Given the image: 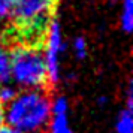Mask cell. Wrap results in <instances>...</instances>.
I'll use <instances>...</instances> for the list:
<instances>
[{"mask_svg": "<svg viewBox=\"0 0 133 133\" xmlns=\"http://www.w3.org/2000/svg\"><path fill=\"white\" fill-rule=\"evenodd\" d=\"M51 120V100L42 90H23L5 109L6 126L23 133H42Z\"/></svg>", "mask_w": 133, "mask_h": 133, "instance_id": "obj_1", "label": "cell"}, {"mask_svg": "<svg viewBox=\"0 0 133 133\" xmlns=\"http://www.w3.org/2000/svg\"><path fill=\"white\" fill-rule=\"evenodd\" d=\"M11 79L23 90H41L48 82L42 51L33 45H18L9 52Z\"/></svg>", "mask_w": 133, "mask_h": 133, "instance_id": "obj_2", "label": "cell"}, {"mask_svg": "<svg viewBox=\"0 0 133 133\" xmlns=\"http://www.w3.org/2000/svg\"><path fill=\"white\" fill-rule=\"evenodd\" d=\"M57 0H17L12 9L15 24L25 36L45 33Z\"/></svg>", "mask_w": 133, "mask_h": 133, "instance_id": "obj_3", "label": "cell"}, {"mask_svg": "<svg viewBox=\"0 0 133 133\" xmlns=\"http://www.w3.org/2000/svg\"><path fill=\"white\" fill-rule=\"evenodd\" d=\"M63 48L64 42H63L61 27L55 19H52L49 21L45 30V45L42 51V57L46 67V76L52 84H55L60 78V54Z\"/></svg>", "mask_w": 133, "mask_h": 133, "instance_id": "obj_4", "label": "cell"}, {"mask_svg": "<svg viewBox=\"0 0 133 133\" xmlns=\"http://www.w3.org/2000/svg\"><path fill=\"white\" fill-rule=\"evenodd\" d=\"M48 127V133H73L69 126L67 114H51Z\"/></svg>", "mask_w": 133, "mask_h": 133, "instance_id": "obj_5", "label": "cell"}, {"mask_svg": "<svg viewBox=\"0 0 133 133\" xmlns=\"http://www.w3.org/2000/svg\"><path fill=\"white\" fill-rule=\"evenodd\" d=\"M120 25L126 33H130L133 30V0H123L120 12Z\"/></svg>", "mask_w": 133, "mask_h": 133, "instance_id": "obj_6", "label": "cell"}, {"mask_svg": "<svg viewBox=\"0 0 133 133\" xmlns=\"http://www.w3.org/2000/svg\"><path fill=\"white\" fill-rule=\"evenodd\" d=\"M11 81V67H9V51L0 39V85Z\"/></svg>", "mask_w": 133, "mask_h": 133, "instance_id": "obj_7", "label": "cell"}, {"mask_svg": "<svg viewBox=\"0 0 133 133\" xmlns=\"http://www.w3.org/2000/svg\"><path fill=\"white\" fill-rule=\"evenodd\" d=\"M115 132L117 133H133V115L132 111L123 109L115 123Z\"/></svg>", "mask_w": 133, "mask_h": 133, "instance_id": "obj_8", "label": "cell"}, {"mask_svg": "<svg viewBox=\"0 0 133 133\" xmlns=\"http://www.w3.org/2000/svg\"><path fill=\"white\" fill-rule=\"evenodd\" d=\"M17 96V90L11 87L9 84H5V85H0V103L5 106L8 103H11L15 99Z\"/></svg>", "mask_w": 133, "mask_h": 133, "instance_id": "obj_9", "label": "cell"}, {"mask_svg": "<svg viewBox=\"0 0 133 133\" xmlns=\"http://www.w3.org/2000/svg\"><path fill=\"white\" fill-rule=\"evenodd\" d=\"M17 0H0V23H3L12 15V9Z\"/></svg>", "mask_w": 133, "mask_h": 133, "instance_id": "obj_10", "label": "cell"}, {"mask_svg": "<svg viewBox=\"0 0 133 133\" xmlns=\"http://www.w3.org/2000/svg\"><path fill=\"white\" fill-rule=\"evenodd\" d=\"M73 49H75V54L78 58H84L87 55V42H85L84 37H76L75 42H73Z\"/></svg>", "mask_w": 133, "mask_h": 133, "instance_id": "obj_11", "label": "cell"}, {"mask_svg": "<svg viewBox=\"0 0 133 133\" xmlns=\"http://www.w3.org/2000/svg\"><path fill=\"white\" fill-rule=\"evenodd\" d=\"M132 108H133V87H132V82H130L126 91V109L132 111Z\"/></svg>", "mask_w": 133, "mask_h": 133, "instance_id": "obj_12", "label": "cell"}, {"mask_svg": "<svg viewBox=\"0 0 133 133\" xmlns=\"http://www.w3.org/2000/svg\"><path fill=\"white\" fill-rule=\"evenodd\" d=\"M0 133H23L19 132V130H17V129H14V127H9V126H3L0 127Z\"/></svg>", "mask_w": 133, "mask_h": 133, "instance_id": "obj_13", "label": "cell"}, {"mask_svg": "<svg viewBox=\"0 0 133 133\" xmlns=\"http://www.w3.org/2000/svg\"><path fill=\"white\" fill-rule=\"evenodd\" d=\"M3 123H5V106L0 103V127L3 126Z\"/></svg>", "mask_w": 133, "mask_h": 133, "instance_id": "obj_14", "label": "cell"}]
</instances>
